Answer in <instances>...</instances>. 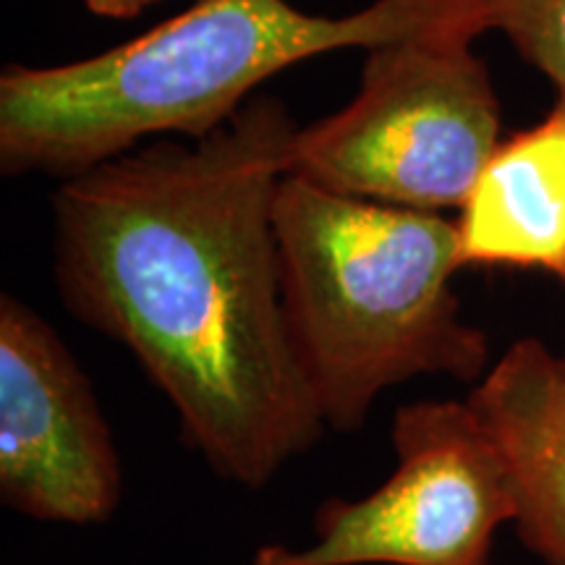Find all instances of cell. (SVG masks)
I'll return each mask as SVG.
<instances>
[{
    "label": "cell",
    "mask_w": 565,
    "mask_h": 565,
    "mask_svg": "<svg viewBox=\"0 0 565 565\" xmlns=\"http://www.w3.org/2000/svg\"><path fill=\"white\" fill-rule=\"evenodd\" d=\"M563 366H565V356H563Z\"/></svg>",
    "instance_id": "obj_11"
},
{
    "label": "cell",
    "mask_w": 565,
    "mask_h": 565,
    "mask_svg": "<svg viewBox=\"0 0 565 565\" xmlns=\"http://www.w3.org/2000/svg\"><path fill=\"white\" fill-rule=\"evenodd\" d=\"M121 458L74 353L34 309L0 299V498L47 524H100Z\"/></svg>",
    "instance_id": "obj_6"
},
{
    "label": "cell",
    "mask_w": 565,
    "mask_h": 565,
    "mask_svg": "<svg viewBox=\"0 0 565 565\" xmlns=\"http://www.w3.org/2000/svg\"><path fill=\"white\" fill-rule=\"evenodd\" d=\"M515 494V532L545 565H565V366L521 338L471 391Z\"/></svg>",
    "instance_id": "obj_7"
},
{
    "label": "cell",
    "mask_w": 565,
    "mask_h": 565,
    "mask_svg": "<svg viewBox=\"0 0 565 565\" xmlns=\"http://www.w3.org/2000/svg\"><path fill=\"white\" fill-rule=\"evenodd\" d=\"M299 126L252 97L196 145L124 152L53 196L55 282L171 401L217 477L265 487L320 440L280 301L275 189Z\"/></svg>",
    "instance_id": "obj_1"
},
{
    "label": "cell",
    "mask_w": 565,
    "mask_h": 565,
    "mask_svg": "<svg viewBox=\"0 0 565 565\" xmlns=\"http://www.w3.org/2000/svg\"><path fill=\"white\" fill-rule=\"evenodd\" d=\"M154 3H162V0H84L87 11L95 13V17L118 21L137 19Z\"/></svg>",
    "instance_id": "obj_10"
},
{
    "label": "cell",
    "mask_w": 565,
    "mask_h": 565,
    "mask_svg": "<svg viewBox=\"0 0 565 565\" xmlns=\"http://www.w3.org/2000/svg\"><path fill=\"white\" fill-rule=\"evenodd\" d=\"M477 0H374L317 17L288 0H196L126 45L0 74V168L71 179L158 134L202 139L259 84L315 55L398 40Z\"/></svg>",
    "instance_id": "obj_2"
},
{
    "label": "cell",
    "mask_w": 565,
    "mask_h": 565,
    "mask_svg": "<svg viewBox=\"0 0 565 565\" xmlns=\"http://www.w3.org/2000/svg\"><path fill=\"white\" fill-rule=\"evenodd\" d=\"M273 228L288 341L324 427H362L380 393L419 374L482 377L487 335L450 288L456 223L282 173Z\"/></svg>",
    "instance_id": "obj_3"
},
{
    "label": "cell",
    "mask_w": 565,
    "mask_h": 565,
    "mask_svg": "<svg viewBox=\"0 0 565 565\" xmlns=\"http://www.w3.org/2000/svg\"><path fill=\"white\" fill-rule=\"evenodd\" d=\"M393 477L362 500H328L303 550L263 545L254 565H487L515 521L503 456L469 401H419L393 422Z\"/></svg>",
    "instance_id": "obj_5"
},
{
    "label": "cell",
    "mask_w": 565,
    "mask_h": 565,
    "mask_svg": "<svg viewBox=\"0 0 565 565\" xmlns=\"http://www.w3.org/2000/svg\"><path fill=\"white\" fill-rule=\"evenodd\" d=\"M458 259L565 280V100L500 141L458 217Z\"/></svg>",
    "instance_id": "obj_8"
},
{
    "label": "cell",
    "mask_w": 565,
    "mask_h": 565,
    "mask_svg": "<svg viewBox=\"0 0 565 565\" xmlns=\"http://www.w3.org/2000/svg\"><path fill=\"white\" fill-rule=\"evenodd\" d=\"M487 30H500L565 100V0H479Z\"/></svg>",
    "instance_id": "obj_9"
},
{
    "label": "cell",
    "mask_w": 565,
    "mask_h": 565,
    "mask_svg": "<svg viewBox=\"0 0 565 565\" xmlns=\"http://www.w3.org/2000/svg\"><path fill=\"white\" fill-rule=\"evenodd\" d=\"M482 6L370 47L356 97L299 129L288 173L422 212L461 210L500 145V103L471 42Z\"/></svg>",
    "instance_id": "obj_4"
}]
</instances>
